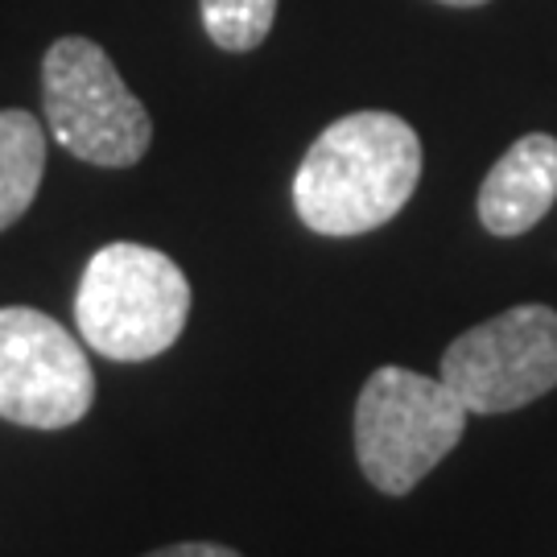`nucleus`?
<instances>
[{
  "mask_svg": "<svg viewBox=\"0 0 557 557\" xmlns=\"http://www.w3.org/2000/svg\"><path fill=\"white\" fill-rule=\"evenodd\" d=\"M421 178V140L393 112H351L322 133L294 174L298 220L331 239L397 220Z\"/></svg>",
  "mask_w": 557,
  "mask_h": 557,
  "instance_id": "obj_1",
  "label": "nucleus"
},
{
  "mask_svg": "<svg viewBox=\"0 0 557 557\" xmlns=\"http://www.w3.org/2000/svg\"><path fill=\"white\" fill-rule=\"evenodd\" d=\"M190 319V281L174 260L120 239L87 260L75 289V322L91 351L140 363L170 351Z\"/></svg>",
  "mask_w": 557,
  "mask_h": 557,
  "instance_id": "obj_2",
  "label": "nucleus"
},
{
  "mask_svg": "<svg viewBox=\"0 0 557 557\" xmlns=\"http://www.w3.org/2000/svg\"><path fill=\"white\" fill-rule=\"evenodd\" d=\"M471 409L442 376L376 368L356 400V458L363 479L384 496H409L450 455Z\"/></svg>",
  "mask_w": 557,
  "mask_h": 557,
  "instance_id": "obj_3",
  "label": "nucleus"
},
{
  "mask_svg": "<svg viewBox=\"0 0 557 557\" xmlns=\"http://www.w3.org/2000/svg\"><path fill=\"white\" fill-rule=\"evenodd\" d=\"M41 108L54 140L87 165L128 170L149 153L153 120L100 41L71 34L46 50Z\"/></svg>",
  "mask_w": 557,
  "mask_h": 557,
  "instance_id": "obj_4",
  "label": "nucleus"
},
{
  "mask_svg": "<svg viewBox=\"0 0 557 557\" xmlns=\"http://www.w3.org/2000/svg\"><path fill=\"white\" fill-rule=\"evenodd\" d=\"M442 380L471 413H512L557 388V310L512 306L446 347Z\"/></svg>",
  "mask_w": 557,
  "mask_h": 557,
  "instance_id": "obj_5",
  "label": "nucleus"
},
{
  "mask_svg": "<svg viewBox=\"0 0 557 557\" xmlns=\"http://www.w3.org/2000/svg\"><path fill=\"white\" fill-rule=\"evenodd\" d=\"M96 372L83 343L34 306H0V418L66 430L87 418Z\"/></svg>",
  "mask_w": 557,
  "mask_h": 557,
  "instance_id": "obj_6",
  "label": "nucleus"
},
{
  "mask_svg": "<svg viewBox=\"0 0 557 557\" xmlns=\"http://www.w3.org/2000/svg\"><path fill=\"white\" fill-rule=\"evenodd\" d=\"M557 199V137H520L479 186V223L492 236H524Z\"/></svg>",
  "mask_w": 557,
  "mask_h": 557,
  "instance_id": "obj_7",
  "label": "nucleus"
},
{
  "mask_svg": "<svg viewBox=\"0 0 557 557\" xmlns=\"http://www.w3.org/2000/svg\"><path fill=\"white\" fill-rule=\"evenodd\" d=\"M46 174V133L41 120L25 108L0 112V232L34 207Z\"/></svg>",
  "mask_w": 557,
  "mask_h": 557,
  "instance_id": "obj_8",
  "label": "nucleus"
},
{
  "mask_svg": "<svg viewBox=\"0 0 557 557\" xmlns=\"http://www.w3.org/2000/svg\"><path fill=\"white\" fill-rule=\"evenodd\" d=\"M199 9L207 38L227 54L257 50L277 21V0H199Z\"/></svg>",
  "mask_w": 557,
  "mask_h": 557,
  "instance_id": "obj_9",
  "label": "nucleus"
},
{
  "mask_svg": "<svg viewBox=\"0 0 557 557\" xmlns=\"http://www.w3.org/2000/svg\"><path fill=\"white\" fill-rule=\"evenodd\" d=\"M149 557H239L236 549H227V545H211V541H182V545H165L158 554Z\"/></svg>",
  "mask_w": 557,
  "mask_h": 557,
  "instance_id": "obj_10",
  "label": "nucleus"
},
{
  "mask_svg": "<svg viewBox=\"0 0 557 557\" xmlns=\"http://www.w3.org/2000/svg\"><path fill=\"white\" fill-rule=\"evenodd\" d=\"M438 4H450V9H479V4H487V0H438Z\"/></svg>",
  "mask_w": 557,
  "mask_h": 557,
  "instance_id": "obj_11",
  "label": "nucleus"
}]
</instances>
